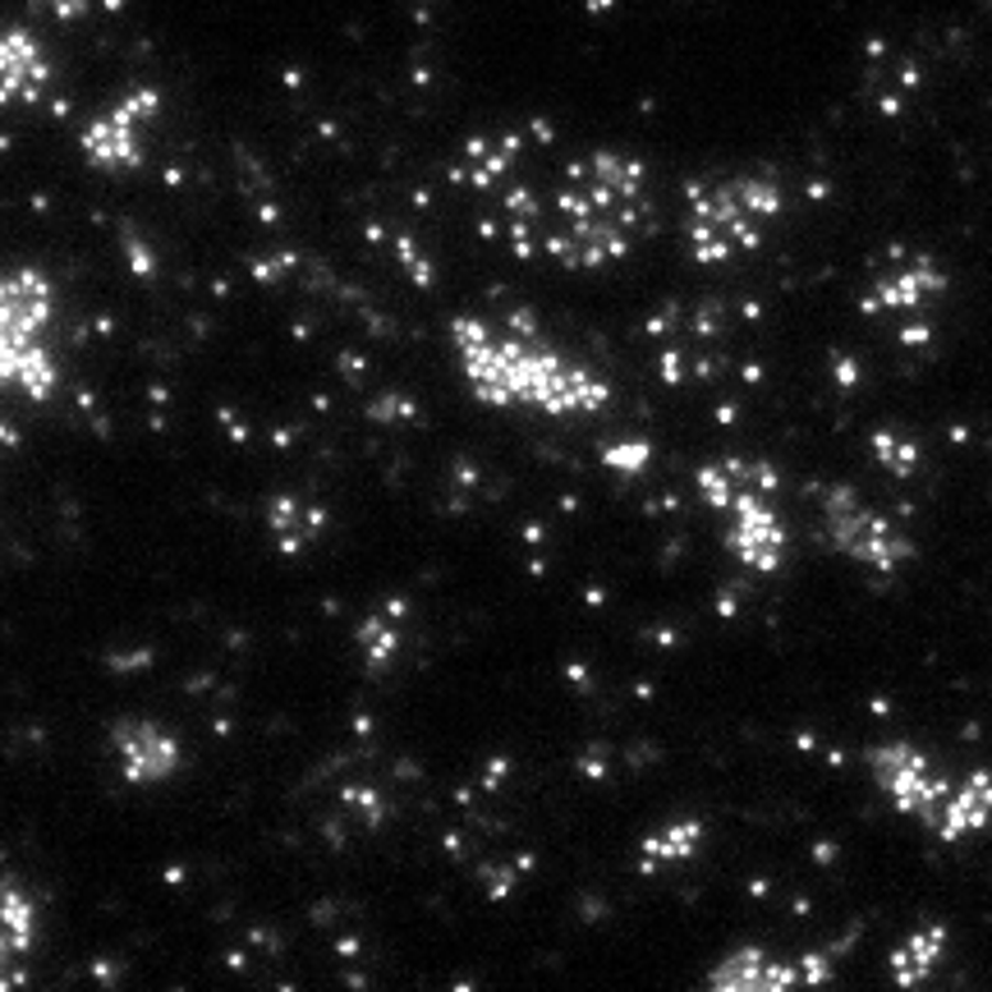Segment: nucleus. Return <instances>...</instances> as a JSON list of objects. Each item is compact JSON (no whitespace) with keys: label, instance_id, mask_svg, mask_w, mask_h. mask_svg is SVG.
Here are the masks:
<instances>
[{"label":"nucleus","instance_id":"obj_3","mask_svg":"<svg viewBox=\"0 0 992 992\" xmlns=\"http://www.w3.org/2000/svg\"><path fill=\"white\" fill-rule=\"evenodd\" d=\"M823 520H828V543L845 556L864 565L873 575H896L915 561V543L905 537L887 515H877L873 505L860 501L855 488H828L823 492Z\"/></svg>","mask_w":992,"mask_h":992},{"label":"nucleus","instance_id":"obj_30","mask_svg":"<svg viewBox=\"0 0 992 992\" xmlns=\"http://www.w3.org/2000/svg\"><path fill=\"white\" fill-rule=\"evenodd\" d=\"M932 340H938V327H932L928 318H915V322H905V327H900V345H905V350H928Z\"/></svg>","mask_w":992,"mask_h":992},{"label":"nucleus","instance_id":"obj_46","mask_svg":"<svg viewBox=\"0 0 992 992\" xmlns=\"http://www.w3.org/2000/svg\"><path fill=\"white\" fill-rule=\"evenodd\" d=\"M166 883H170V887H180V883H184V868H180V864H175V868H166Z\"/></svg>","mask_w":992,"mask_h":992},{"label":"nucleus","instance_id":"obj_18","mask_svg":"<svg viewBox=\"0 0 992 992\" xmlns=\"http://www.w3.org/2000/svg\"><path fill=\"white\" fill-rule=\"evenodd\" d=\"M868 450L892 478H910L919 469V446L905 433H896V428H873L868 433Z\"/></svg>","mask_w":992,"mask_h":992},{"label":"nucleus","instance_id":"obj_13","mask_svg":"<svg viewBox=\"0 0 992 992\" xmlns=\"http://www.w3.org/2000/svg\"><path fill=\"white\" fill-rule=\"evenodd\" d=\"M327 524H331L327 510L299 501L295 492H276L267 501V529H271V543L280 556H299L308 543H318L327 533Z\"/></svg>","mask_w":992,"mask_h":992},{"label":"nucleus","instance_id":"obj_28","mask_svg":"<svg viewBox=\"0 0 992 992\" xmlns=\"http://www.w3.org/2000/svg\"><path fill=\"white\" fill-rule=\"evenodd\" d=\"M575 768H579V777H584V781H607L611 758H607V749H602V745H588V749L579 754Z\"/></svg>","mask_w":992,"mask_h":992},{"label":"nucleus","instance_id":"obj_43","mask_svg":"<svg viewBox=\"0 0 992 992\" xmlns=\"http://www.w3.org/2000/svg\"><path fill=\"white\" fill-rule=\"evenodd\" d=\"M717 611H722V616H735L740 607H735V598H730V593H722V598H717Z\"/></svg>","mask_w":992,"mask_h":992},{"label":"nucleus","instance_id":"obj_48","mask_svg":"<svg viewBox=\"0 0 992 992\" xmlns=\"http://www.w3.org/2000/svg\"><path fill=\"white\" fill-rule=\"evenodd\" d=\"M354 730H359V735H367V730H373V717L359 713V717H354Z\"/></svg>","mask_w":992,"mask_h":992},{"label":"nucleus","instance_id":"obj_14","mask_svg":"<svg viewBox=\"0 0 992 992\" xmlns=\"http://www.w3.org/2000/svg\"><path fill=\"white\" fill-rule=\"evenodd\" d=\"M703 836H707V828L698 823V818H675V823L648 832L639 841V868L658 873V868H671V864H694L698 850H703Z\"/></svg>","mask_w":992,"mask_h":992},{"label":"nucleus","instance_id":"obj_8","mask_svg":"<svg viewBox=\"0 0 992 992\" xmlns=\"http://www.w3.org/2000/svg\"><path fill=\"white\" fill-rule=\"evenodd\" d=\"M942 295H947V271L938 263L932 258H905L900 267H892L873 280V290L860 299V308L868 318H883V313L924 318Z\"/></svg>","mask_w":992,"mask_h":992},{"label":"nucleus","instance_id":"obj_27","mask_svg":"<svg viewBox=\"0 0 992 992\" xmlns=\"http://www.w3.org/2000/svg\"><path fill=\"white\" fill-rule=\"evenodd\" d=\"M836 970V956L832 951H804L800 956V974H804V988H823Z\"/></svg>","mask_w":992,"mask_h":992},{"label":"nucleus","instance_id":"obj_9","mask_svg":"<svg viewBox=\"0 0 992 992\" xmlns=\"http://www.w3.org/2000/svg\"><path fill=\"white\" fill-rule=\"evenodd\" d=\"M51 55L46 46L28 33V28H6V38H0V102L14 106H33L46 97L51 88Z\"/></svg>","mask_w":992,"mask_h":992},{"label":"nucleus","instance_id":"obj_6","mask_svg":"<svg viewBox=\"0 0 992 992\" xmlns=\"http://www.w3.org/2000/svg\"><path fill=\"white\" fill-rule=\"evenodd\" d=\"M726 515H730V529H726L730 556L754 575H777L786 565V552H790V533H786L781 515L772 510L768 492L740 488Z\"/></svg>","mask_w":992,"mask_h":992},{"label":"nucleus","instance_id":"obj_41","mask_svg":"<svg viewBox=\"0 0 992 992\" xmlns=\"http://www.w3.org/2000/svg\"><path fill=\"white\" fill-rule=\"evenodd\" d=\"M653 643H658V648H675L680 634H675V630H653Z\"/></svg>","mask_w":992,"mask_h":992},{"label":"nucleus","instance_id":"obj_42","mask_svg":"<svg viewBox=\"0 0 992 992\" xmlns=\"http://www.w3.org/2000/svg\"><path fill=\"white\" fill-rule=\"evenodd\" d=\"M335 951L340 956H359V938H335Z\"/></svg>","mask_w":992,"mask_h":992},{"label":"nucleus","instance_id":"obj_39","mask_svg":"<svg viewBox=\"0 0 992 992\" xmlns=\"http://www.w3.org/2000/svg\"><path fill=\"white\" fill-rule=\"evenodd\" d=\"M520 537H524L529 547H537V543H543V537H547V529H543V524H524V529H520Z\"/></svg>","mask_w":992,"mask_h":992},{"label":"nucleus","instance_id":"obj_45","mask_svg":"<svg viewBox=\"0 0 992 992\" xmlns=\"http://www.w3.org/2000/svg\"><path fill=\"white\" fill-rule=\"evenodd\" d=\"M735 414H740L735 405H717V423H735Z\"/></svg>","mask_w":992,"mask_h":992},{"label":"nucleus","instance_id":"obj_29","mask_svg":"<svg viewBox=\"0 0 992 992\" xmlns=\"http://www.w3.org/2000/svg\"><path fill=\"white\" fill-rule=\"evenodd\" d=\"M658 377H662V386H680V382H685V354H680V345H662V354H658Z\"/></svg>","mask_w":992,"mask_h":992},{"label":"nucleus","instance_id":"obj_36","mask_svg":"<svg viewBox=\"0 0 992 992\" xmlns=\"http://www.w3.org/2000/svg\"><path fill=\"white\" fill-rule=\"evenodd\" d=\"M510 335L537 340V322H533V313H529V308H515V313H510Z\"/></svg>","mask_w":992,"mask_h":992},{"label":"nucleus","instance_id":"obj_15","mask_svg":"<svg viewBox=\"0 0 992 992\" xmlns=\"http://www.w3.org/2000/svg\"><path fill=\"white\" fill-rule=\"evenodd\" d=\"M0 382L14 386V391H23L28 401L46 405L51 395L61 391V363H55V354H51L46 345H33V350H23V354H14V359L0 363Z\"/></svg>","mask_w":992,"mask_h":992},{"label":"nucleus","instance_id":"obj_49","mask_svg":"<svg viewBox=\"0 0 992 992\" xmlns=\"http://www.w3.org/2000/svg\"><path fill=\"white\" fill-rule=\"evenodd\" d=\"M152 401L157 405H170V386H152Z\"/></svg>","mask_w":992,"mask_h":992},{"label":"nucleus","instance_id":"obj_5","mask_svg":"<svg viewBox=\"0 0 992 992\" xmlns=\"http://www.w3.org/2000/svg\"><path fill=\"white\" fill-rule=\"evenodd\" d=\"M166 97L157 88H134L116 106H106L93 125H83L78 148L97 170H134L143 166V134L161 120Z\"/></svg>","mask_w":992,"mask_h":992},{"label":"nucleus","instance_id":"obj_38","mask_svg":"<svg viewBox=\"0 0 992 992\" xmlns=\"http://www.w3.org/2000/svg\"><path fill=\"white\" fill-rule=\"evenodd\" d=\"M340 373H345V377H359V373H363V359H359V354H340Z\"/></svg>","mask_w":992,"mask_h":992},{"label":"nucleus","instance_id":"obj_7","mask_svg":"<svg viewBox=\"0 0 992 992\" xmlns=\"http://www.w3.org/2000/svg\"><path fill=\"white\" fill-rule=\"evenodd\" d=\"M110 754H116L120 777L134 790L166 786L180 772V758H184L175 735L157 722H148V717H120L116 726H110Z\"/></svg>","mask_w":992,"mask_h":992},{"label":"nucleus","instance_id":"obj_37","mask_svg":"<svg viewBox=\"0 0 992 992\" xmlns=\"http://www.w3.org/2000/svg\"><path fill=\"white\" fill-rule=\"evenodd\" d=\"M565 680H570L575 690H588V685H593V675H588L584 662H565Z\"/></svg>","mask_w":992,"mask_h":992},{"label":"nucleus","instance_id":"obj_34","mask_svg":"<svg viewBox=\"0 0 992 992\" xmlns=\"http://www.w3.org/2000/svg\"><path fill=\"white\" fill-rule=\"evenodd\" d=\"M505 777H510V754H492L488 768H483V781H478V786H483V790H501Z\"/></svg>","mask_w":992,"mask_h":992},{"label":"nucleus","instance_id":"obj_24","mask_svg":"<svg viewBox=\"0 0 992 992\" xmlns=\"http://www.w3.org/2000/svg\"><path fill=\"white\" fill-rule=\"evenodd\" d=\"M367 418L373 423H418L423 409L405 391H386V395H377V401H367Z\"/></svg>","mask_w":992,"mask_h":992},{"label":"nucleus","instance_id":"obj_12","mask_svg":"<svg viewBox=\"0 0 992 992\" xmlns=\"http://www.w3.org/2000/svg\"><path fill=\"white\" fill-rule=\"evenodd\" d=\"M947 938L951 932L942 924H924L915 932H905V938L892 947L887 956V974L896 988H924L932 974L942 970V956H947Z\"/></svg>","mask_w":992,"mask_h":992},{"label":"nucleus","instance_id":"obj_44","mask_svg":"<svg viewBox=\"0 0 992 992\" xmlns=\"http://www.w3.org/2000/svg\"><path fill=\"white\" fill-rule=\"evenodd\" d=\"M584 602H588V607H602V602H607V593H602V588H588V593H584Z\"/></svg>","mask_w":992,"mask_h":992},{"label":"nucleus","instance_id":"obj_16","mask_svg":"<svg viewBox=\"0 0 992 992\" xmlns=\"http://www.w3.org/2000/svg\"><path fill=\"white\" fill-rule=\"evenodd\" d=\"M354 643H359V653H363L367 675L382 680L391 671V662L401 658V620H395L386 607L373 611V616H363L359 630H354Z\"/></svg>","mask_w":992,"mask_h":992},{"label":"nucleus","instance_id":"obj_10","mask_svg":"<svg viewBox=\"0 0 992 992\" xmlns=\"http://www.w3.org/2000/svg\"><path fill=\"white\" fill-rule=\"evenodd\" d=\"M707 988L717 992H790L804 988L800 960H772L762 947H735L726 960H717Z\"/></svg>","mask_w":992,"mask_h":992},{"label":"nucleus","instance_id":"obj_32","mask_svg":"<svg viewBox=\"0 0 992 992\" xmlns=\"http://www.w3.org/2000/svg\"><path fill=\"white\" fill-rule=\"evenodd\" d=\"M33 6H42L46 14L65 19V23H74V19H83V14L93 10V0H33Z\"/></svg>","mask_w":992,"mask_h":992},{"label":"nucleus","instance_id":"obj_21","mask_svg":"<svg viewBox=\"0 0 992 992\" xmlns=\"http://www.w3.org/2000/svg\"><path fill=\"white\" fill-rule=\"evenodd\" d=\"M694 488H698L703 505H713V510H730L735 492H740V483H735V473H730L726 460H707V465L694 473Z\"/></svg>","mask_w":992,"mask_h":992},{"label":"nucleus","instance_id":"obj_11","mask_svg":"<svg viewBox=\"0 0 992 992\" xmlns=\"http://www.w3.org/2000/svg\"><path fill=\"white\" fill-rule=\"evenodd\" d=\"M988 828H992V772L979 768V772H966L951 786L932 836H938L942 845H956V841H970Z\"/></svg>","mask_w":992,"mask_h":992},{"label":"nucleus","instance_id":"obj_23","mask_svg":"<svg viewBox=\"0 0 992 992\" xmlns=\"http://www.w3.org/2000/svg\"><path fill=\"white\" fill-rule=\"evenodd\" d=\"M120 248H125V263H129V276H138V280H152L157 271H161V258H157V248L134 231V225H125V235H120Z\"/></svg>","mask_w":992,"mask_h":992},{"label":"nucleus","instance_id":"obj_19","mask_svg":"<svg viewBox=\"0 0 992 992\" xmlns=\"http://www.w3.org/2000/svg\"><path fill=\"white\" fill-rule=\"evenodd\" d=\"M533 868H537L533 855H515V860H501V864H478V877H483L488 900H510Z\"/></svg>","mask_w":992,"mask_h":992},{"label":"nucleus","instance_id":"obj_25","mask_svg":"<svg viewBox=\"0 0 992 992\" xmlns=\"http://www.w3.org/2000/svg\"><path fill=\"white\" fill-rule=\"evenodd\" d=\"M395 258H401V267H405V276L414 280L418 290H428L433 280H437V267L423 258V248H418V239L414 235H395Z\"/></svg>","mask_w":992,"mask_h":992},{"label":"nucleus","instance_id":"obj_33","mask_svg":"<svg viewBox=\"0 0 992 992\" xmlns=\"http://www.w3.org/2000/svg\"><path fill=\"white\" fill-rule=\"evenodd\" d=\"M216 423H221V433L231 437L235 446L248 441V423H244V414H235V409H225V405H221V409H216Z\"/></svg>","mask_w":992,"mask_h":992},{"label":"nucleus","instance_id":"obj_20","mask_svg":"<svg viewBox=\"0 0 992 992\" xmlns=\"http://www.w3.org/2000/svg\"><path fill=\"white\" fill-rule=\"evenodd\" d=\"M340 809H345L363 832H377L386 823V813H391L386 796H382V790H373V786H345V790H340Z\"/></svg>","mask_w":992,"mask_h":992},{"label":"nucleus","instance_id":"obj_22","mask_svg":"<svg viewBox=\"0 0 992 992\" xmlns=\"http://www.w3.org/2000/svg\"><path fill=\"white\" fill-rule=\"evenodd\" d=\"M648 460H653V446L648 441H611L602 446V465L620 478H639L648 469Z\"/></svg>","mask_w":992,"mask_h":992},{"label":"nucleus","instance_id":"obj_4","mask_svg":"<svg viewBox=\"0 0 992 992\" xmlns=\"http://www.w3.org/2000/svg\"><path fill=\"white\" fill-rule=\"evenodd\" d=\"M868 777L873 786L883 790V800L900 813V818H915L919 828H938L942 818V804L951 796V777L932 762L919 745H905V740H887V745H873L868 749Z\"/></svg>","mask_w":992,"mask_h":992},{"label":"nucleus","instance_id":"obj_40","mask_svg":"<svg viewBox=\"0 0 992 992\" xmlns=\"http://www.w3.org/2000/svg\"><path fill=\"white\" fill-rule=\"evenodd\" d=\"M93 974H97L102 983H116V966H110V960H97V966H93Z\"/></svg>","mask_w":992,"mask_h":992},{"label":"nucleus","instance_id":"obj_1","mask_svg":"<svg viewBox=\"0 0 992 992\" xmlns=\"http://www.w3.org/2000/svg\"><path fill=\"white\" fill-rule=\"evenodd\" d=\"M469 391L492 409L529 405L552 418H593L611 405V386L524 335H488L460 354Z\"/></svg>","mask_w":992,"mask_h":992},{"label":"nucleus","instance_id":"obj_47","mask_svg":"<svg viewBox=\"0 0 992 992\" xmlns=\"http://www.w3.org/2000/svg\"><path fill=\"white\" fill-rule=\"evenodd\" d=\"M745 382H749V386H758V382H762V367H758V363H749V367H745Z\"/></svg>","mask_w":992,"mask_h":992},{"label":"nucleus","instance_id":"obj_26","mask_svg":"<svg viewBox=\"0 0 992 992\" xmlns=\"http://www.w3.org/2000/svg\"><path fill=\"white\" fill-rule=\"evenodd\" d=\"M295 263H299L295 253H276V258H253V263H248V276L258 280V286H276L280 276H290V271H295Z\"/></svg>","mask_w":992,"mask_h":992},{"label":"nucleus","instance_id":"obj_17","mask_svg":"<svg viewBox=\"0 0 992 992\" xmlns=\"http://www.w3.org/2000/svg\"><path fill=\"white\" fill-rule=\"evenodd\" d=\"M38 938V915L33 900L23 892L6 887L0 892V947H6V970H14V956H23Z\"/></svg>","mask_w":992,"mask_h":992},{"label":"nucleus","instance_id":"obj_35","mask_svg":"<svg viewBox=\"0 0 992 992\" xmlns=\"http://www.w3.org/2000/svg\"><path fill=\"white\" fill-rule=\"evenodd\" d=\"M106 666L110 671H143V666H152V648H138V653H116Z\"/></svg>","mask_w":992,"mask_h":992},{"label":"nucleus","instance_id":"obj_31","mask_svg":"<svg viewBox=\"0 0 992 992\" xmlns=\"http://www.w3.org/2000/svg\"><path fill=\"white\" fill-rule=\"evenodd\" d=\"M832 377H836L841 391H855L864 382V367H860L855 354H832Z\"/></svg>","mask_w":992,"mask_h":992},{"label":"nucleus","instance_id":"obj_2","mask_svg":"<svg viewBox=\"0 0 992 992\" xmlns=\"http://www.w3.org/2000/svg\"><path fill=\"white\" fill-rule=\"evenodd\" d=\"M786 207V193L768 175H740L722 184H690V225L685 239L698 267L730 263L735 248H758L768 221Z\"/></svg>","mask_w":992,"mask_h":992}]
</instances>
